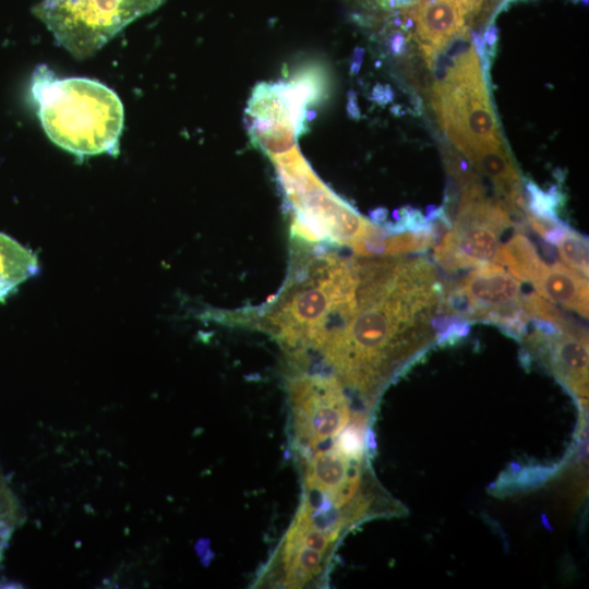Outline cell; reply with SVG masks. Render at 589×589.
<instances>
[{"instance_id":"obj_1","label":"cell","mask_w":589,"mask_h":589,"mask_svg":"<svg viewBox=\"0 0 589 589\" xmlns=\"http://www.w3.org/2000/svg\"><path fill=\"white\" fill-rule=\"evenodd\" d=\"M356 281L311 346L340 385L374 398L435 337L445 288L424 259L354 260Z\"/></svg>"},{"instance_id":"obj_2","label":"cell","mask_w":589,"mask_h":589,"mask_svg":"<svg viewBox=\"0 0 589 589\" xmlns=\"http://www.w3.org/2000/svg\"><path fill=\"white\" fill-rule=\"evenodd\" d=\"M31 95L45 133L57 146L80 159L119 154L124 111L111 88L86 77L59 79L40 64L32 75Z\"/></svg>"},{"instance_id":"obj_3","label":"cell","mask_w":589,"mask_h":589,"mask_svg":"<svg viewBox=\"0 0 589 589\" xmlns=\"http://www.w3.org/2000/svg\"><path fill=\"white\" fill-rule=\"evenodd\" d=\"M438 120L452 143L471 161L503 147L473 48L454 59L432 93Z\"/></svg>"},{"instance_id":"obj_4","label":"cell","mask_w":589,"mask_h":589,"mask_svg":"<svg viewBox=\"0 0 589 589\" xmlns=\"http://www.w3.org/2000/svg\"><path fill=\"white\" fill-rule=\"evenodd\" d=\"M273 159L297 211V235L310 242L327 239L353 249L377 232L315 177L297 151Z\"/></svg>"},{"instance_id":"obj_5","label":"cell","mask_w":589,"mask_h":589,"mask_svg":"<svg viewBox=\"0 0 589 589\" xmlns=\"http://www.w3.org/2000/svg\"><path fill=\"white\" fill-rule=\"evenodd\" d=\"M166 0H41L33 14L74 59L93 57L135 20Z\"/></svg>"},{"instance_id":"obj_6","label":"cell","mask_w":589,"mask_h":589,"mask_svg":"<svg viewBox=\"0 0 589 589\" xmlns=\"http://www.w3.org/2000/svg\"><path fill=\"white\" fill-rule=\"evenodd\" d=\"M510 223L506 204L486 199L477 181L470 180L461 184L453 226L437 241L435 259L448 271L501 265L500 238Z\"/></svg>"},{"instance_id":"obj_7","label":"cell","mask_w":589,"mask_h":589,"mask_svg":"<svg viewBox=\"0 0 589 589\" xmlns=\"http://www.w3.org/2000/svg\"><path fill=\"white\" fill-rule=\"evenodd\" d=\"M524 297L519 280L502 265L490 263L473 267L444 290L442 311L489 321L520 337L531 320L524 309Z\"/></svg>"},{"instance_id":"obj_8","label":"cell","mask_w":589,"mask_h":589,"mask_svg":"<svg viewBox=\"0 0 589 589\" xmlns=\"http://www.w3.org/2000/svg\"><path fill=\"white\" fill-rule=\"evenodd\" d=\"M294 436L316 450L350 421V408L335 376L303 374L289 383Z\"/></svg>"},{"instance_id":"obj_9","label":"cell","mask_w":589,"mask_h":589,"mask_svg":"<svg viewBox=\"0 0 589 589\" xmlns=\"http://www.w3.org/2000/svg\"><path fill=\"white\" fill-rule=\"evenodd\" d=\"M294 100L290 85L261 84L253 91L248 108L251 137L272 158L292 151L302 129L304 107Z\"/></svg>"},{"instance_id":"obj_10","label":"cell","mask_w":589,"mask_h":589,"mask_svg":"<svg viewBox=\"0 0 589 589\" xmlns=\"http://www.w3.org/2000/svg\"><path fill=\"white\" fill-rule=\"evenodd\" d=\"M527 345L580 400L588 397V338L584 330H564L534 318Z\"/></svg>"},{"instance_id":"obj_11","label":"cell","mask_w":589,"mask_h":589,"mask_svg":"<svg viewBox=\"0 0 589 589\" xmlns=\"http://www.w3.org/2000/svg\"><path fill=\"white\" fill-rule=\"evenodd\" d=\"M360 460L348 457L335 446L318 448L304 471L305 491L341 509L354 497L360 486Z\"/></svg>"},{"instance_id":"obj_12","label":"cell","mask_w":589,"mask_h":589,"mask_svg":"<svg viewBox=\"0 0 589 589\" xmlns=\"http://www.w3.org/2000/svg\"><path fill=\"white\" fill-rule=\"evenodd\" d=\"M482 0H433L414 11L417 36L424 55L431 59L454 35L462 31L466 16Z\"/></svg>"},{"instance_id":"obj_13","label":"cell","mask_w":589,"mask_h":589,"mask_svg":"<svg viewBox=\"0 0 589 589\" xmlns=\"http://www.w3.org/2000/svg\"><path fill=\"white\" fill-rule=\"evenodd\" d=\"M532 284L544 299L588 317V280L580 273L558 262L545 263Z\"/></svg>"},{"instance_id":"obj_14","label":"cell","mask_w":589,"mask_h":589,"mask_svg":"<svg viewBox=\"0 0 589 589\" xmlns=\"http://www.w3.org/2000/svg\"><path fill=\"white\" fill-rule=\"evenodd\" d=\"M38 272L36 254L0 232V303L5 302L22 283Z\"/></svg>"},{"instance_id":"obj_15","label":"cell","mask_w":589,"mask_h":589,"mask_svg":"<svg viewBox=\"0 0 589 589\" xmlns=\"http://www.w3.org/2000/svg\"><path fill=\"white\" fill-rule=\"evenodd\" d=\"M500 264L518 280L533 283L545 262L540 257L533 243L521 232H515L502 243Z\"/></svg>"},{"instance_id":"obj_16","label":"cell","mask_w":589,"mask_h":589,"mask_svg":"<svg viewBox=\"0 0 589 589\" xmlns=\"http://www.w3.org/2000/svg\"><path fill=\"white\" fill-rule=\"evenodd\" d=\"M22 517V507L0 470V561Z\"/></svg>"},{"instance_id":"obj_17","label":"cell","mask_w":589,"mask_h":589,"mask_svg":"<svg viewBox=\"0 0 589 589\" xmlns=\"http://www.w3.org/2000/svg\"><path fill=\"white\" fill-rule=\"evenodd\" d=\"M555 243L563 262L588 277V243L585 238L567 227Z\"/></svg>"}]
</instances>
